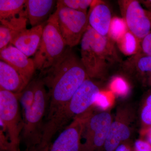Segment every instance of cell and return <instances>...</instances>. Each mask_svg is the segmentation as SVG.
I'll use <instances>...</instances> for the list:
<instances>
[{
    "label": "cell",
    "instance_id": "cell-1",
    "mask_svg": "<svg viewBox=\"0 0 151 151\" xmlns=\"http://www.w3.org/2000/svg\"><path fill=\"white\" fill-rule=\"evenodd\" d=\"M67 47L52 66L41 72L48 89V103L44 124H48L67 105L73 94L88 78L81 58Z\"/></svg>",
    "mask_w": 151,
    "mask_h": 151
},
{
    "label": "cell",
    "instance_id": "cell-2",
    "mask_svg": "<svg viewBox=\"0 0 151 151\" xmlns=\"http://www.w3.org/2000/svg\"><path fill=\"white\" fill-rule=\"evenodd\" d=\"M80 43L81 61L91 79L103 78L111 65L120 62L115 42L89 25Z\"/></svg>",
    "mask_w": 151,
    "mask_h": 151
},
{
    "label": "cell",
    "instance_id": "cell-3",
    "mask_svg": "<svg viewBox=\"0 0 151 151\" xmlns=\"http://www.w3.org/2000/svg\"><path fill=\"white\" fill-rule=\"evenodd\" d=\"M48 103V93L41 78L35 80L34 101L23 111L22 139L27 150L37 151L42 138L45 119Z\"/></svg>",
    "mask_w": 151,
    "mask_h": 151
},
{
    "label": "cell",
    "instance_id": "cell-4",
    "mask_svg": "<svg viewBox=\"0 0 151 151\" xmlns=\"http://www.w3.org/2000/svg\"><path fill=\"white\" fill-rule=\"evenodd\" d=\"M60 31L56 13L45 22L40 44L33 60L36 70L43 72L62 56L67 47Z\"/></svg>",
    "mask_w": 151,
    "mask_h": 151
},
{
    "label": "cell",
    "instance_id": "cell-5",
    "mask_svg": "<svg viewBox=\"0 0 151 151\" xmlns=\"http://www.w3.org/2000/svg\"><path fill=\"white\" fill-rule=\"evenodd\" d=\"M20 94L0 90V119L8 134L10 151H19L23 120L19 109Z\"/></svg>",
    "mask_w": 151,
    "mask_h": 151
},
{
    "label": "cell",
    "instance_id": "cell-6",
    "mask_svg": "<svg viewBox=\"0 0 151 151\" xmlns=\"http://www.w3.org/2000/svg\"><path fill=\"white\" fill-rule=\"evenodd\" d=\"M55 12L60 31L66 45L70 48L76 46L88 27V14L69 8L58 1Z\"/></svg>",
    "mask_w": 151,
    "mask_h": 151
},
{
    "label": "cell",
    "instance_id": "cell-7",
    "mask_svg": "<svg viewBox=\"0 0 151 151\" xmlns=\"http://www.w3.org/2000/svg\"><path fill=\"white\" fill-rule=\"evenodd\" d=\"M113 120L109 112L93 111L84 125L81 151H103Z\"/></svg>",
    "mask_w": 151,
    "mask_h": 151
},
{
    "label": "cell",
    "instance_id": "cell-8",
    "mask_svg": "<svg viewBox=\"0 0 151 151\" xmlns=\"http://www.w3.org/2000/svg\"><path fill=\"white\" fill-rule=\"evenodd\" d=\"M100 90L91 78H86L60 113L62 122L68 123L70 120L93 108Z\"/></svg>",
    "mask_w": 151,
    "mask_h": 151
},
{
    "label": "cell",
    "instance_id": "cell-9",
    "mask_svg": "<svg viewBox=\"0 0 151 151\" xmlns=\"http://www.w3.org/2000/svg\"><path fill=\"white\" fill-rule=\"evenodd\" d=\"M122 18L130 32L141 41L151 32V13L137 0L118 1Z\"/></svg>",
    "mask_w": 151,
    "mask_h": 151
},
{
    "label": "cell",
    "instance_id": "cell-10",
    "mask_svg": "<svg viewBox=\"0 0 151 151\" xmlns=\"http://www.w3.org/2000/svg\"><path fill=\"white\" fill-rule=\"evenodd\" d=\"M134 116V109L131 106H121L118 108L103 151H114L122 143L129 141Z\"/></svg>",
    "mask_w": 151,
    "mask_h": 151
},
{
    "label": "cell",
    "instance_id": "cell-11",
    "mask_svg": "<svg viewBox=\"0 0 151 151\" xmlns=\"http://www.w3.org/2000/svg\"><path fill=\"white\" fill-rule=\"evenodd\" d=\"M93 110L91 108L74 118L52 143L47 151H81L84 125Z\"/></svg>",
    "mask_w": 151,
    "mask_h": 151
},
{
    "label": "cell",
    "instance_id": "cell-12",
    "mask_svg": "<svg viewBox=\"0 0 151 151\" xmlns=\"http://www.w3.org/2000/svg\"><path fill=\"white\" fill-rule=\"evenodd\" d=\"M1 60L16 70L28 85L36 70L33 59L29 58L22 52L12 45L0 50Z\"/></svg>",
    "mask_w": 151,
    "mask_h": 151
},
{
    "label": "cell",
    "instance_id": "cell-13",
    "mask_svg": "<svg viewBox=\"0 0 151 151\" xmlns=\"http://www.w3.org/2000/svg\"><path fill=\"white\" fill-rule=\"evenodd\" d=\"M122 67L127 74L151 88V55L140 52L124 60Z\"/></svg>",
    "mask_w": 151,
    "mask_h": 151
},
{
    "label": "cell",
    "instance_id": "cell-14",
    "mask_svg": "<svg viewBox=\"0 0 151 151\" xmlns=\"http://www.w3.org/2000/svg\"><path fill=\"white\" fill-rule=\"evenodd\" d=\"M45 24L44 22L30 29L23 30L12 40L10 45L28 57L35 55L40 44Z\"/></svg>",
    "mask_w": 151,
    "mask_h": 151
},
{
    "label": "cell",
    "instance_id": "cell-15",
    "mask_svg": "<svg viewBox=\"0 0 151 151\" xmlns=\"http://www.w3.org/2000/svg\"><path fill=\"white\" fill-rule=\"evenodd\" d=\"M88 15V25L102 36L108 35L112 17L110 9L103 2L94 1Z\"/></svg>",
    "mask_w": 151,
    "mask_h": 151
},
{
    "label": "cell",
    "instance_id": "cell-16",
    "mask_svg": "<svg viewBox=\"0 0 151 151\" xmlns=\"http://www.w3.org/2000/svg\"><path fill=\"white\" fill-rule=\"evenodd\" d=\"M24 80L15 69L2 60L0 61V88L15 94L21 93L26 87Z\"/></svg>",
    "mask_w": 151,
    "mask_h": 151
},
{
    "label": "cell",
    "instance_id": "cell-17",
    "mask_svg": "<svg viewBox=\"0 0 151 151\" xmlns=\"http://www.w3.org/2000/svg\"><path fill=\"white\" fill-rule=\"evenodd\" d=\"M52 0H27L25 8L27 18L32 27L43 23L54 6Z\"/></svg>",
    "mask_w": 151,
    "mask_h": 151
},
{
    "label": "cell",
    "instance_id": "cell-18",
    "mask_svg": "<svg viewBox=\"0 0 151 151\" xmlns=\"http://www.w3.org/2000/svg\"><path fill=\"white\" fill-rule=\"evenodd\" d=\"M24 0H1L0 21L8 20L26 12Z\"/></svg>",
    "mask_w": 151,
    "mask_h": 151
},
{
    "label": "cell",
    "instance_id": "cell-19",
    "mask_svg": "<svg viewBox=\"0 0 151 151\" xmlns=\"http://www.w3.org/2000/svg\"><path fill=\"white\" fill-rule=\"evenodd\" d=\"M116 43L120 51L127 56H133L141 51V41L129 30Z\"/></svg>",
    "mask_w": 151,
    "mask_h": 151
},
{
    "label": "cell",
    "instance_id": "cell-20",
    "mask_svg": "<svg viewBox=\"0 0 151 151\" xmlns=\"http://www.w3.org/2000/svg\"><path fill=\"white\" fill-rule=\"evenodd\" d=\"M129 31L127 23L123 18H112L108 36L114 42H117Z\"/></svg>",
    "mask_w": 151,
    "mask_h": 151
},
{
    "label": "cell",
    "instance_id": "cell-21",
    "mask_svg": "<svg viewBox=\"0 0 151 151\" xmlns=\"http://www.w3.org/2000/svg\"><path fill=\"white\" fill-rule=\"evenodd\" d=\"M109 90L115 96L124 97L130 92V87L129 83L123 76H116L111 79L109 84Z\"/></svg>",
    "mask_w": 151,
    "mask_h": 151
},
{
    "label": "cell",
    "instance_id": "cell-22",
    "mask_svg": "<svg viewBox=\"0 0 151 151\" xmlns=\"http://www.w3.org/2000/svg\"><path fill=\"white\" fill-rule=\"evenodd\" d=\"M115 95L110 90H100L93 106L101 111H107L115 103Z\"/></svg>",
    "mask_w": 151,
    "mask_h": 151
},
{
    "label": "cell",
    "instance_id": "cell-23",
    "mask_svg": "<svg viewBox=\"0 0 151 151\" xmlns=\"http://www.w3.org/2000/svg\"><path fill=\"white\" fill-rule=\"evenodd\" d=\"M140 119L141 128L151 126V91L143 100L140 112Z\"/></svg>",
    "mask_w": 151,
    "mask_h": 151
},
{
    "label": "cell",
    "instance_id": "cell-24",
    "mask_svg": "<svg viewBox=\"0 0 151 151\" xmlns=\"http://www.w3.org/2000/svg\"><path fill=\"white\" fill-rule=\"evenodd\" d=\"M58 1L69 8L86 13L87 9L91 6L94 1L92 0H60Z\"/></svg>",
    "mask_w": 151,
    "mask_h": 151
},
{
    "label": "cell",
    "instance_id": "cell-25",
    "mask_svg": "<svg viewBox=\"0 0 151 151\" xmlns=\"http://www.w3.org/2000/svg\"><path fill=\"white\" fill-rule=\"evenodd\" d=\"M14 37V32L8 27L1 24L0 26V50L9 45Z\"/></svg>",
    "mask_w": 151,
    "mask_h": 151
},
{
    "label": "cell",
    "instance_id": "cell-26",
    "mask_svg": "<svg viewBox=\"0 0 151 151\" xmlns=\"http://www.w3.org/2000/svg\"><path fill=\"white\" fill-rule=\"evenodd\" d=\"M141 45L142 53L151 55V32L143 39Z\"/></svg>",
    "mask_w": 151,
    "mask_h": 151
},
{
    "label": "cell",
    "instance_id": "cell-27",
    "mask_svg": "<svg viewBox=\"0 0 151 151\" xmlns=\"http://www.w3.org/2000/svg\"><path fill=\"white\" fill-rule=\"evenodd\" d=\"M133 146L134 151H151L150 144L141 138L135 141Z\"/></svg>",
    "mask_w": 151,
    "mask_h": 151
},
{
    "label": "cell",
    "instance_id": "cell-28",
    "mask_svg": "<svg viewBox=\"0 0 151 151\" xmlns=\"http://www.w3.org/2000/svg\"><path fill=\"white\" fill-rule=\"evenodd\" d=\"M140 136L141 139L147 141L151 145V126L141 128L140 131Z\"/></svg>",
    "mask_w": 151,
    "mask_h": 151
},
{
    "label": "cell",
    "instance_id": "cell-29",
    "mask_svg": "<svg viewBox=\"0 0 151 151\" xmlns=\"http://www.w3.org/2000/svg\"><path fill=\"white\" fill-rule=\"evenodd\" d=\"M114 151H134V146L132 145L129 141H128L119 145Z\"/></svg>",
    "mask_w": 151,
    "mask_h": 151
},
{
    "label": "cell",
    "instance_id": "cell-30",
    "mask_svg": "<svg viewBox=\"0 0 151 151\" xmlns=\"http://www.w3.org/2000/svg\"><path fill=\"white\" fill-rule=\"evenodd\" d=\"M19 151H21L20 150H19ZM24 151H31L29 150H27V149H26V150H25Z\"/></svg>",
    "mask_w": 151,
    "mask_h": 151
}]
</instances>
